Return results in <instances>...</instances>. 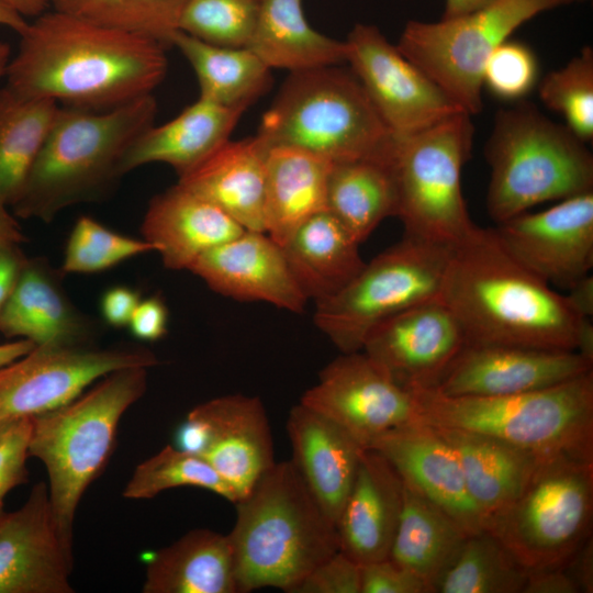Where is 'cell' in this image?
Instances as JSON below:
<instances>
[{"mask_svg":"<svg viewBox=\"0 0 593 593\" xmlns=\"http://www.w3.org/2000/svg\"><path fill=\"white\" fill-rule=\"evenodd\" d=\"M144 593H238L228 535L195 528L148 560Z\"/></svg>","mask_w":593,"mask_h":593,"instance_id":"cell-32","label":"cell"},{"mask_svg":"<svg viewBox=\"0 0 593 593\" xmlns=\"http://www.w3.org/2000/svg\"><path fill=\"white\" fill-rule=\"evenodd\" d=\"M266 148L254 136L227 141L178 183L208 200L244 230L266 233Z\"/></svg>","mask_w":593,"mask_h":593,"instance_id":"cell-28","label":"cell"},{"mask_svg":"<svg viewBox=\"0 0 593 593\" xmlns=\"http://www.w3.org/2000/svg\"><path fill=\"white\" fill-rule=\"evenodd\" d=\"M292 593H361V564L338 550L315 567Z\"/></svg>","mask_w":593,"mask_h":593,"instance_id":"cell-46","label":"cell"},{"mask_svg":"<svg viewBox=\"0 0 593 593\" xmlns=\"http://www.w3.org/2000/svg\"><path fill=\"white\" fill-rule=\"evenodd\" d=\"M564 294L572 309L583 318L593 316V277L589 273L567 288Z\"/></svg>","mask_w":593,"mask_h":593,"instance_id":"cell-53","label":"cell"},{"mask_svg":"<svg viewBox=\"0 0 593 593\" xmlns=\"http://www.w3.org/2000/svg\"><path fill=\"white\" fill-rule=\"evenodd\" d=\"M539 66L534 51L510 38L499 45L485 63L482 86L505 101H521L538 83Z\"/></svg>","mask_w":593,"mask_h":593,"instance_id":"cell-44","label":"cell"},{"mask_svg":"<svg viewBox=\"0 0 593 593\" xmlns=\"http://www.w3.org/2000/svg\"><path fill=\"white\" fill-rule=\"evenodd\" d=\"M168 309L161 296L141 299L128 322L131 334L141 340L155 342L168 331Z\"/></svg>","mask_w":593,"mask_h":593,"instance_id":"cell-48","label":"cell"},{"mask_svg":"<svg viewBox=\"0 0 593 593\" xmlns=\"http://www.w3.org/2000/svg\"><path fill=\"white\" fill-rule=\"evenodd\" d=\"M326 211L359 243L398 213V192L389 160L355 159L333 164Z\"/></svg>","mask_w":593,"mask_h":593,"instance_id":"cell-34","label":"cell"},{"mask_svg":"<svg viewBox=\"0 0 593 593\" xmlns=\"http://www.w3.org/2000/svg\"><path fill=\"white\" fill-rule=\"evenodd\" d=\"M246 110L230 108L199 97L181 113L161 125H150L126 152L122 171L163 163L178 176L193 169L230 139Z\"/></svg>","mask_w":593,"mask_h":593,"instance_id":"cell-29","label":"cell"},{"mask_svg":"<svg viewBox=\"0 0 593 593\" xmlns=\"http://www.w3.org/2000/svg\"><path fill=\"white\" fill-rule=\"evenodd\" d=\"M494 232L524 267L549 284L567 289L593 267V191L513 216Z\"/></svg>","mask_w":593,"mask_h":593,"instance_id":"cell-17","label":"cell"},{"mask_svg":"<svg viewBox=\"0 0 593 593\" xmlns=\"http://www.w3.org/2000/svg\"><path fill=\"white\" fill-rule=\"evenodd\" d=\"M528 571L488 530L470 534L433 593H523Z\"/></svg>","mask_w":593,"mask_h":593,"instance_id":"cell-38","label":"cell"},{"mask_svg":"<svg viewBox=\"0 0 593 593\" xmlns=\"http://www.w3.org/2000/svg\"><path fill=\"white\" fill-rule=\"evenodd\" d=\"M593 370L574 350L465 345L434 390L449 396H502L550 388Z\"/></svg>","mask_w":593,"mask_h":593,"instance_id":"cell-19","label":"cell"},{"mask_svg":"<svg viewBox=\"0 0 593 593\" xmlns=\"http://www.w3.org/2000/svg\"><path fill=\"white\" fill-rule=\"evenodd\" d=\"M247 48L268 68L290 72L346 63L345 42L313 29L304 15L302 0H260Z\"/></svg>","mask_w":593,"mask_h":593,"instance_id":"cell-33","label":"cell"},{"mask_svg":"<svg viewBox=\"0 0 593 593\" xmlns=\"http://www.w3.org/2000/svg\"><path fill=\"white\" fill-rule=\"evenodd\" d=\"M569 3H572L574 1H583V0H567Z\"/></svg>","mask_w":593,"mask_h":593,"instance_id":"cell-60","label":"cell"},{"mask_svg":"<svg viewBox=\"0 0 593 593\" xmlns=\"http://www.w3.org/2000/svg\"><path fill=\"white\" fill-rule=\"evenodd\" d=\"M338 66L290 72L256 135L266 149L298 148L332 164L389 160L394 136L355 75Z\"/></svg>","mask_w":593,"mask_h":593,"instance_id":"cell-6","label":"cell"},{"mask_svg":"<svg viewBox=\"0 0 593 593\" xmlns=\"http://www.w3.org/2000/svg\"><path fill=\"white\" fill-rule=\"evenodd\" d=\"M178 486L202 488L232 503L237 501L231 486L204 459L171 445L165 446L135 468L123 496L148 500Z\"/></svg>","mask_w":593,"mask_h":593,"instance_id":"cell-40","label":"cell"},{"mask_svg":"<svg viewBox=\"0 0 593 593\" xmlns=\"http://www.w3.org/2000/svg\"><path fill=\"white\" fill-rule=\"evenodd\" d=\"M11 59V48L5 42L0 41V78L5 76L8 64Z\"/></svg>","mask_w":593,"mask_h":593,"instance_id":"cell-59","label":"cell"},{"mask_svg":"<svg viewBox=\"0 0 593 593\" xmlns=\"http://www.w3.org/2000/svg\"><path fill=\"white\" fill-rule=\"evenodd\" d=\"M592 513L593 461L550 456L488 532L529 572L566 564L591 536Z\"/></svg>","mask_w":593,"mask_h":593,"instance_id":"cell-10","label":"cell"},{"mask_svg":"<svg viewBox=\"0 0 593 593\" xmlns=\"http://www.w3.org/2000/svg\"><path fill=\"white\" fill-rule=\"evenodd\" d=\"M466 534L438 506L403 483V503L389 558L421 578L433 593Z\"/></svg>","mask_w":593,"mask_h":593,"instance_id":"cell-35","label":"cell"},{"mask_svg":"<svg viewBox=\"0 0 593 593\" xmlns=\"http://www.w3.org/2000/svg\"><path fill=\"white\" fill-rule=\"evenodd\" d=\"M580 592H593V542L589 536L564 564Z\"/></svg>","mask_w":593,"mask_h":593,"instance_id":"cell-52","label":"cell"},{"mask_svg":"<svg viewBox=\"0 0 593 593\" xmlns=\"http://www.w3.org/2000/svg\"><path fill=\"white\" fill-rule=\"evenodd\" d=\"M585 144L533 103L501 109L484 146L490 217L499 224L540 203L593 191V156Z\"/></svg>","mask_w":593,"mask_h":593,"instance_id":"cell-7","label":"cell"},{"mask_svg":"<svg viewBox=\"0 0 593 593\" xmlns=\"http://www.w3.org/2000/svg\"><path fill=\"white\" fill-rule=\"evenodd\" d=\"M435 428L455 449L469 496L488 530L521 495L545 457L484 434Z\"/></svg>","mask_w":593,"mask_h":593,"instance_id":"cell-27","label":"cell"},{"mask_svg":"<svg viewBox=\"0 0 593 593\" xmlns=\"http://www.w3.org/2000/svg\"><path fill=\"white\" fill-rule=\"evenodd\" d=\"M287 434L290 461L336 525L365 448L336 423L301 403L289 412Z\"/></svg>","mask_w":593,"mask_h":593,"instance_id":"cell-24","label":"cell"},{"mask_svg":"<svg viewBox=\"0 0 593 593\" xmlns=\"http://www.w3.org/2000/svg\"><path fill=\"white\" fill-rule=\"evenodd\" d=\"M333 164L292 147L266 150L265 226L280 246L309 219L326 211Z\"/></svg>","mask_w":593,"mask_h":593,"instance_id":"cell-30","label":"cell"},{"mask_svg":"<svg viewBox=\"0 0 593 593\" xmlns=\"http://www.w3.org/2000/svg\"><path fill=\"white\" fill-rule=\"evenodd\" d=\"M187 416L204 432L198 456L231 486L237 501L275 465L270 424L259 398L217 396L198 404Z\"/></svg>","mask_w":593,"mask_h":593,"instance_id":"cell-20","label":"cell"},{"mask_svg":"<svg viewBox=\"0 0 593 593\" xmlns=\"http://www.w3.org/2000/svg\"><path fill=\"white\" fill-rule=\"evenodd\" d=\"M360 244L327 211L304 222L281 246L289 269L315 303L343 290L363 268Z\"/></svg>","mask_w":593,"mask_h":593,"instance_id":"cell-31","label":"cell"},{"mask_svg":"<svg viewBox=\"0 0 593 593\" xmlns=\"http://www.w3.org/2000/svg\"><path fill=\"white\" fill-rule=\"evenodd\" d=\"M260 0H188L179 31L224 47H247Z\"/></svg>","mask_w":593,"mask_h":593,"instance_id":"cell-43","label":"cell"},{"mask_svg":"<svg viewBox=\"0 0 593 593\" xmlns=\"http://www.w3.org/2000/svg\"><path fill=\"white\" fill-rule=\"evenodd\" d=\"M423 423L484 434L542 457L593 461V370L560 384L502 396L410 391Z\"/></svg>","mask_w":593,"mask_h":593,"instance_id":"cell-5","label":"cell"},{"mask_svg":"<svg viewBox=\"0 0 593 593\" xmlns=\"http://www.w3.org/2000/svg\"><path fill=\"white\" fill-rule=\"evenodd\" d=\"M27 259L20 245L0 247V315L16 286Z\"/></svg>","mask_w":593,"mask_h":593,"instance_id":"cell-51","label":"cell"},{"mask_svg":"<svg viewBox=\"0 0 593 593\" xmlns=\"http://www.w3.org/2000/svg\"><path fill=\"white\" fill-rule=\"evenodd\" d=\"M300 403L346 430L363 448L393 428L422 422L414 395L362 350L325 366Z\"/></svg>","mask_w":593,"mask_h":593,"instance_id":"cell-15","label":"cell"},{"mask_svg":"<svg viewBox=\"0 0 593 593\" xmlns=\"http://www.w3.org/2000/svg\"><path fill=\"white\" fill-rule=\"evenodd\" d=\"M538 94L548 109L582 142L593 138V49L585 46L563 67L538 81Z\"/></svg>","mask_w":593,"mask_h":593,"instance_id":"cell-41","label":"cell"},{"mask_svg":"<svg viewBox=\"0 0 593 593\" xmlns=\"http://www.w3.org/2000/svg\"><path fill=\"white\" fill-rule=\"evenodd\" d=\"M91 321L66 295L57 270L42 258L27 259L0 315V333L41 345L88 344Z\"/></svg>","mask_w":593,"mask_h":593,"instance_id":"cell-26","label":"cell"},{"mask_svg":"<svg viewBox=\"0 0 593 593\" xmlns=\"http://www.w3.org/2000/svg\"><path fill=\"white\" fill-rule=\"evenodd\" d=\"M31 426V417L0 424V504L11 490L29 480L26 460Z\"/></svg>","mask_w":593,"mask_h":593,"instance_id":"cell-45","label":"cell"},{"mask_svg":"<svg viewBox=\"0 0 593 593\" xmlns=\"http://www.w3.org/2000/svg\"><path fill=\"white\" fill-rule=\"evenodd\" d=\"M156 114L154 94L104 111L59 105L11 206L14 215L49 222L68 206L107 195L124 175L130 146L154 124Z\"/></svg>","mask_w":593,"mask_h":593,"instance_id":"cell-4","label":"cell"},{"mask_svg":"<svg viewBox=\"0 0 593 593\" xmlns=\"http://www.w3.org/2000/svg\"><path fill=\"white\" fill-rule=\"evenodd\" d=\"M139 301L137 290L126 286L111 287L101 296V316L110 326L116 328L127 326Z\"/></svg>","mask_w":593,"mask_h":593,"instance_id":"cell-49","label":"cell"},{"mask_svg":"<svg viewBox=\"0 0 593 593\" xmlns=\"http://www.w3.org/2000/svg\"><path fill=\"white\" fill-rule=\"evenodd\" d=\"M403 503V482L378 451L365 448L336 522L339 550L359 564L389 558Z\"/></svg>","mask_w":593,"mask_h":593,"instance_id":"cell-23","label":"cell"},{"mask_svg":"<svg viewBox=\"0 0 593 593\" xmlns=\"http://www.w3.org/2000/svg\"><path fill=\"white\" fill-rule=\"evenodd\" d=\"M20 14L25 16H38L47 11L49 0H4Z\"/></svg>","mask_w":593,"mask_h":593,"instance_id":"cell-58","label":"cell"},{"mask_svg":"<svg viewBox=\"0 0 593 593\" xmlns=\"http://www.w3.org/2000/svg\"><path fill=\"white\" fill-rule=\"evenodd\" d=\"M580 589L564 564L529 571L523 593H579Z\"/></svg>","mask_w":593,"mask_h":593,"instance_id":"cell-50","label":"cell"},{"mask_svg":"<svg viewBox=\"0 0 593 593\" xmlns=\"http://www.w3.org/2000/svg\"><path fill=\"white\" fill-rule=\"evenodd\" d=\"M450 246L404 235L343 290L315 303L316 327L342 353L361 350L376 325L440 294Z\"/></svg>","mask_w":593,"mask_h":593,"instance_id":"cell-11","label":"cell"},{"mask_svg":"<svg viewBox=\"0 0 593 593\" xmlns=\"http://www.w3.org/2000/svg\"><path fill=\"white\" fill-rule=\"evenodd\" d=\"M8 206L0 199V247L8 245H20L25 240L18 221L8 210Z\"/></svg>","mask_w":593,"mask_h":593,"instance_id":"cell-54","label":"cell"},{"mask_svg":"<svg viewBox=\"0 0 593 593\" xmlns=\"http://www.w3.org/2000/svg\"><path fill=\"white\" fill-rule=\"evenodd\" d=\"M29 22L4 0H0V25L5 26L19 35L26 29Z\"/></svg>","mask_w":593,"mask_h":593,"instance_id":"cell-57","label":"cell"},{"mask_svg":"<svg viewBox=\"0 0 593 593\" xmlns=\"http://www.w3.org/2000/svg\"><path fill=\"white\" fill-rule=\"evenodd\" d=\"M368 448L382 455L405 485L438 506L466 534L484 530L458 456L434 426L423 422L400 426L377 437Z\"/></svg>","mask_w":593,"mask_h":593,"instance_id":"cell-21","label":"cell"},{"mask_svg":"<svg viewBox=\"0 0 593 593\" xmlns=\"http://www.w3.org/2000/svg\"><path fill=\"white\" fill-rule=\"evenodd\" d=\"M361 593H430L416 574L390 558L361 564Z\"/></svg>","mask_w":593,"mask_h":593,"instance_id":"cell-47","label":"cell"},{"mask_svg":"<svg viewBox=\"0 0 593 593\" xmlns=\"http://www.w3.org/2000/svg\"><path fill=\"white\" fill-rule=\"evenodd\" d=\"M141 231L167 269L189 270L203 253L246 230L177 182L150 200Z\"/></svg>","mask_w":593,"mask_h":593,"instance_id":"cell-25","label":"cell"},{"mask_svg":"<svg viewBox=\"0 0 593 593\" xmlns=\"http://www.w3.org/2000/svg\"><path fill=\"white\" fill-rule=\"evenodd\" d=\"M147 370L112 371L67 404L31 417L29 457L44 465L54 513L71 538L81 497L107 466L123 414L144 395Z\"/></svg>","mask_w":593,"mask_h":593,"instance_id":"cell-8","label":"cell"},{"mask_svg":"<svg viewBox=\"0 0 593 593\" xmlns=\"http://www.w3.org/2000/svg\"><path fill=\"white\" fill-rule=\"evenodd\" d=\"M192 67L201 98L230 108H247L271 86L268 68L247 47L213 45L178 31L171 40Z\"/></svg>","mask_w":593,"mask_h":593,"instance_id":"cell-36","label":"cell"},{"mask_svg":"<svg viewBox=\"0 0 593 593\" xmlns=\"http://www.w3.org/2000/svg\"><path fill=\"white\" fill-rule=\"evenodd\" d=\"M189 271L216 293L239 301L265 302L292 313H302L309 301L282 247L262 232L244 231L203 253Z\"/></svg>","mask_w":593,"mask_h":593,"instance_id":"cell-22","label":"cell"},{"mask_svg":"<svg viewBox=\"0 0 593 593\" xmlns=\"http://www.w3.org/2000/svg\"><path fill=\"white\" fill-rule=\"evenodd\" d=\"M72 538L54 513L47 483L33 485L24 504H0V593H72Z\"/></svg>","mask_w":593,"mask_h":593,"instance_id":"cell-16","label":"cell"},{"mask_svg":"<svg viewBox=\"0 0 593 593\" xmlns=\"http://www.w3.org/2000/svg\"><path fill=\"white\" fill-rule=\"evenodd\" d=\"M495 0H445L443 18H455L479 10Z\"/></svg>","mask_w":593,"mask_h":593,"instance_id":"cell-56","label":"cell"},{"mask_svg":"<svg viewBox=\"0 0 593 593\" xmlns=\"http://www.w3.org/2000/svg\"><path fill=\"white\" fill-rule=\"evenodd\" d=\"M344 42L350 71L394 137L417 133L463 112L377 26L357 23Z\"/></svg>","mask_w":593,"mask_h":593,"instance_id":"cell-14","label":"cell"},{"mask_svg":"<svg viewBox=\"0 0 593 593\" xmlns=\"http://www.w3.org/2000/svg\"><path fill=\"white\" fill-rule=\"evenodd\" d=\"M58 108L7 85L0 89V199L7 205L21 193Z\"/></svg>","mask_w":593,"mask_h":593,"instance_id":"cell-37","label":"cell"},{"mask_svg":"<svg viewBox=\"0 0 593 593\" xmlns=\"http://www.w3.org/2000/svg\"><path fill=\"white\" fill-rule=\"evenodd\" d=\"M473 136L471 115L461 112L394 137L389 163L398 192L396 217L405 236L450 246L475 226L461 188Z\"/></svg>","mask_w":593,"mask_h":593,"instance_id":"cell-9","label":"cell"},{"mask_svg":"<svg viewBox=\"0 0 593 593\" xmlns=\"http://www.w3.org/2000/svg\"><path fill=\"white\" fill-rule=\"evenodd\" d=\"M166 46L146 36L45 11L20 34L7 86L60 107L104 111L153 94Z\"/></svg>","mask_w":593,"mask_h":593,"instance_id":"cell-1","label":"cell"},{"mask_svg":"<svg viewBox=\"0 0 593 593\" xmlns=\"http://www.w3.org/2000/svg\"><path fill=\"white\" fill-rule=\"evenodd\" d=\"M228 535L238 593L276 588L287 593L339 550L335 523L310 493L292 462L264 473L234 503Z\"/></svg>","mask_w":593,"mask_h":593,"instance_id":"cell-3","label":"cell"},{"mask_svg":"<svg viewBox=\"0 0 593 593\" xmlns=\"http://www.w3.org/2000/svg\"><path fill=\"white\" fill-rule=\"evenodd\" d=\"M35 346L33 342L23 338L0 344V368L26 355Z\"/></svg>","mask_w":593,"mask_h":593,"instance_id":"cell-55","label":"cell"},{"mask_svg":"<svg viewBox=\"0 0 593 593\" xmlns=\"http://www.w3.org/2000/svg\"><path fill=\"white\" fill-rule=\"evenodd\" d=\"M567 0H495L473 12L436 22L409 21L399 51L463 112L482 110V74L493 51L536 15Z\"/></svg>","mask_w":593,"mask_h":593,"instance_id":"cell-12","label":"cell"},{"mask_svg":"<svg viewBox=\"0 0 593 593\" xmlns=\"http://www.w3.org/2000/svg\"><path fill=\"white\" fill-rule=\"evenodd\" d=\"M466 345L463 331L438 295L390 316L361 350L409 391L433 389Z\"/></svg>","mask_w":593,"mask_h":593,"instance_id":"cell-18","label":"cell"},{"mask_svg":"<svg viewBox=\"0 0 593 593\" xmlns=\"http://www.w3.org/2000/svg\"><path fill=\"white\" fill-rule=\"evenodd\" d=\"M156 251L149 242L112 231L90 216H80L67 239L63 273H96L132 257Z\"/></svg>","mask_w":593,"mask_h":593,"instance_id":"cell-42","label":"cell"},{"mask_svg":"<svg viewBox=\"0 0 593 593\" xmlns=\"http://www.w3.org/2000/svg\"><path fill=\"white\" fill-rule=\"evenodd\" d=\"M158 363L154 353L138 346H35L0 368V424L58 409L112 371Z\"/></svg>","mask_w":593,"mask_h":593,"instance_id":"cell-13","label":"cell"},{"mask_svg":"<svg viewBox=\"0 0 593 593\" xmlns=\"http://www.w3.org/2000/svg\"><path fill=\"white\" fill-rule=\"evenodd\" d=\"M439 296L467 345L574 350L593 360L592 321L518 262L494 228L475 225L450 246Z\"/></svg>","mask_w":593,"mask_h":593,"instance_id":"cell-2","label":"cell"},{"mask_svg":"<svg viewBox=\"0 0 593 593\" xmlns=\"http://www.w3.org/2000/svg\"><path fill=\"white\" fill-rule=\"evenodd\" d=\"M188 0H49L53 10L149 37L166 47Z\"/></svg>","mask_w":593,"mask_h":593,"instance_id":"cell-39","label":"cell"}]
</instances>
